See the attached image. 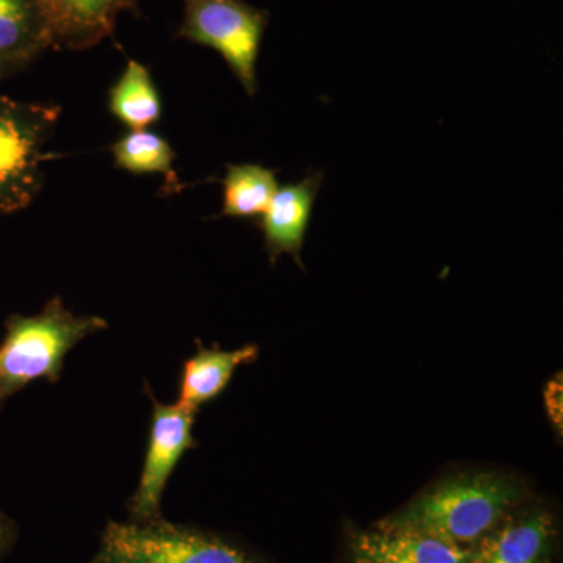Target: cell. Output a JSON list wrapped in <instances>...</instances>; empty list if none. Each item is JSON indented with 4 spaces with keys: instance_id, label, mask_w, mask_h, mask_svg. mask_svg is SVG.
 <instances>
[{
    "instance_id": "6da1fadb",
    "label": "cell",
    "mask_w": 563,
    "mask_h": 563,
    "mask_svg": "<svg viewBox=\"0 0 563 563\" xmlns=\"http://www.w3.org/2000/svg\"><path fill=\"white\" fill-rule=\"evenodd\" d=\"M528 501L521 481L498 473L461 474L426 488L374 526L428 533L470 550Z\"/></svg>"
},
{
    "instance_id": "7a4b0ae2",
    "label": "cell",
    "mask_w": 563,
    "mask_h": 563,
    "mask_svg": "<svg viewBox=\"0 0 563 563\" xmlns=\"http://www.w3.org/2000/svg\"><path fill=\"white\" fill-rule=\"evenodd\" d=\"M103 329V318L73 313L58 296L33 317L10 314L0 343V410L35 380L58 383L70 350Z\"/></svg>"
},
{
    "instance_id": "3957f363",
    "label": "cell",
    "mask_w": 563,
    "mask_h": 563,
    "mask_svg": "<svg viewBox=\"0 0 563 563\" xmlns=\"http://www.w3.org/2000/svg\"><path fill=\"white\" fill-rule=\"evenodd\" d=\"M90 563H272L242 543L192 525L109 521Z\"/></svg>"
},
{
    "instance_id": "277c9868",
    "label": "cell",
    "mask_w": 563,
    "mask_h": 563,
    "mask_svg": "<svg viewBox=\"0 0 563 563\" xmlns=\"http://www.w3.org/2000/svg\"><path fill=\"white\" fill-rule=\"evenodd\" d=\"M58 106L21 102L0 95V214L27 209L43 188V163L54 157L46 144Z\"/></svg>"
},
{
    "instance_id": "5b68a950",
    "label": "cell",
    "mask_w": 563,
    "mask_h": 563,
    "mask_svg": "<svg viewBox=\"0 0 563 563\" xmlns=\"http://www.w3.org/2000/svg\"><path fill=\"white\" fill-rule=\"evenodd\" d=\"M268 24L269 11L244 0H184V21L177 36L218 52L247 96L254 98L258 55Z\"/></svg>"
},
{
    "instance_id": "8992f818",
    "label": "cell",
    "mask_w": 563,
    "mask_h": 563,
    "mask_svg": "<svg viewBox=\"0 0 563 563\" xmlns=\"http://www.w3.org/2000/svg\"><path fill=\"white\" fill-rule=\"evenodd\" d=\"M152 401V421L146 459L139 487L128 503L129 521L150 523L162 520V499L169 477L187 451L198 446L192 426L196 413L179 404H162L150 384H144Z\"/></svg>"
},
{
    "instance_id": "52a82bcc",
    "label": "cell",
    "mask_w": 563,
    "mask_h": 563,
    "mask_svg": "<svg viewBox=\"0 0 563 563\" xmlns=\"http://www.w3.org/2000/svg\"><path fill=\"white\" fill-rule=\"evenodd\" d=\"M561 523L543 503L528 501L472 548V563H558Z\"/></svg>"
},
{
    "instance_id": "ba28073f",
    "label": "cell",
    "mask_w": 563,
    "mask_h": 563,
    "mask_svg": "<svg viewBox=\"0 0 563 563\" xmlns=\"http://www.w3.org/2000/svg\"><path fill=\"white\" fill-rule=\"evenodd\" d=\"M472 548L455 547L428 533L358 528L343 531V563H472Z\"/></svg>"
},
{
    "instance_id": "9c48e42d",
    "label": "cell",
    "mask_w": 563,
    "mask_h": 563,
    "mask_svg": "<svg viewBox=\"0 0 563 563\" xmlns=\"http://www.w3.org/2000/svg\"><path fill=\"white\" fill-rule=\"evenodd\" d=\"M52 49L85 51L113 35L122 13L140 16L139 0H38Z\"/></svg>"
},
{
    "instance_id": "30bf717a",
    "label": "cell",
    "mask_w": 563,
    "mask_h": 563,
    "mask_svg": "<svg viewBox=\"0 0 563 563\" xmlns=\"http://www.w3.org/2000/svg\"><path fill=\"white\" fill-rule=\"evenodd\" d=\"M322 181L324 173L310 172L309 176L303 177L298 184H287L277 188L268 209L258 222V229L265 240V250L273 265L282 254H288L302 266L303 240L309 232Z\"/></svg>"
},
{
    "instance_id": "8fae6325",
    "label": "cell",
    "mask_w": 563,
    "mask_h": 563,
    "mask_svg": "<svg viewBox=\"0 0 563 563\" xmlns=\"http://www.w3.org/2000/svg\"><path fill=\"white\" fill-rule=\"evenodd\" d=\"M258 354L261 350L257 344L225 351L217 344L213 347H203L198 342V352L185 362L177 404L198 413L202 406L213 401L225 390L239 366L257 361Z\"/></svg>"
},
{
    "instance_id": "7c38bea8",
    "label": "cell",
    "mask_w": 563,
    "mask_h": 563,
    "mask_svg": "<svg viewBox=\"0 0 563 563\" xmlns=\"http://www.w3.org/2000/svg\"><path fill=\"white\" fill-rule=\"evenodd\" d=\"M47 49L51 32L38 0H0V63L14 74Z\"/></svg>"
},
{
    "instance_id": "4fadbf2b",
    "label": "cell",
    "mask_w": 563,
    "mask_h": 563,
    "mask_svg": "<svg viewBox=\"0 0 563 563\" xmlns=\"http://www.w3.org/2000/svg\"><path fill=\"white\" fill-rule=\"evenodd\" d=\"M109 109L131 131H143L161 120V92L146 66L128 62L120 79L110 88Z\"/></svg>"
},
{
    "instance_id": "5bb4252c",
    "label": "cell",
    "mask_w": 563,
    "mask_h": 563,
    "mask_svg": "<svg viewBox=\"0 0 563 563\" xmlns=\"http://www.w3.org/2000/svg\"><path fill=\"white\" fill-rule=\"evenodd\" d=\"M277 169L262 165H228L222 184L221 217L258 218L268 209L279 188Z\"/></svg>"
},
{
    "instance_id": "9a60e30c",
    "label": "cell",
    "mask_w": 563,
    "mask_h": 563,
    "mask_svg": "<svg viewBox=\"0 0 563 563\" xmlns=\"http://www.w3.org/2000/svg\"><path fill=\"white\" fill-rule=\"evenodd\" d=\"M117 168L135 176L161 174L165 179L166 192H179L180 180L174 172V152L168 140L158 133L147 131H129L110 147Z\"/></svg>"
},
{
    "instance_id": "2e32d148",
    "label": "cell",
    "mask_w": 563,
    "mask_h": 563,
    "mask_svg": "<svg viewBox=\"0 0 563 563\" xmlns=\"http://www.w3.org/2000/svg\"><path fill=\"white\" fill-rule=\"evenodd\" d=\"M18 537H20V526L13 518L0 510V563L16 547Z\"/></svg>"
},
{
    "instance_id": "e0dca14e",
    "label": "cell",
    "mask_w": 563,
    "mask_h": 563,
    "mask_svg": "<svg viewBox=\"0 0 563 563\" xmlns=\"http://www.w3.org/2000/svg\"><path fill=\"white\" fill-rule=\"evenodd\" d=\"M11 70L9 68H7L5 65H3V63H0V80H3L5 79V77H9L11 76Z\"/></svg>"
}]
</instances>
